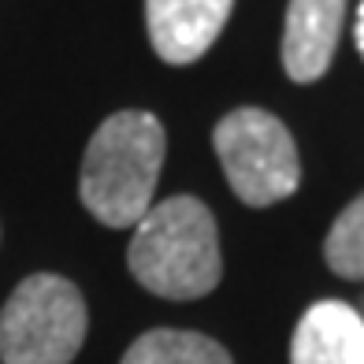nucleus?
<instances>
[{"mask_svg":"<svg viewBox=\"0 0 364 364\" xmlns=\"http://www.w3.org/2000/svg\"><path fill=\"white\" fill-rule=\"evenodd\" d=\"M168 138L153 112H115L93 130L82 156L78 193L93 220L105 227H138L153 208Z\"/></svg>","mask_w":364,"mask_h":364,"instance_id":"f257e3e1","label":"nucleus"},{"mask_svg":"<svg viewBox=\"0 0 364 364\" xmlns=\"http://www.w3.org/2000/svg\"><path fill=\"white\" fill-rule=\"evenodd\" d=\"M130 275L168 301H197L220 287V230L205 201L168 197L145 212L127 250Z\"/></svg>","mask_w":364,"mask_h":364,"instance_id":"f03ea898","label":"nucleus"},{"mask_svg":"<svg viewBox=\"0 0 364 364\" xmlns=\"http://www.w3.org/2000/svg\"><path fill=\"white\" fill-rule=\"evenodd\" d=\"M86 327V297L71 279L26 275L0 309V364H71Z\"/></svg>","mask_w":364,"mask_h":364,"instance_id":"7ed1b4c3","label":"nucleus"},{"mask_svg":"<svg viewBox=\"0 0 364 364\" xmlns=\"http://www.w3.org/2000/svg\"><path fill=\"white\" fill-rule=\"evenodd\" d=\"M216 156L223 164V175L242 205L268 208L301 186V160L297 145L283 119H275L264 108H238L220 119Z\"/></svg>","mask_w":364,"mask_h":364,"instance_id":"20e7f679","label":"nucleus"},{"mask_svg":"<svg viewBox=\"0 0 364 364\" xmlns=\"http://www.w3.org/2000/svg\"><path fill=\"white\" fill-rule=\"evenodd\" d=\"M235 0H145V26L164 63L201 60L223 34Z\"/></svg>","mask_w":364,"mask_h":364,"instance_id":"39448f33","label":"nucleus"},{"mask_svg":"<svg viewBox=\"0 0 364 364\" xmlns=\"http://www.w3.org/2000/svg\"><path fill=\"white\" fill-rule=\"evenodd\" d=\"M346 0H290L283 30V68L294 82H316L335 60Z\"/></svg>","mask_w":364,"mask_h":364,"instance_id":"423d86ee","label":"nucleus"},{"mask_svg":"<svg viewBox=\"0 0 364 364\" xmlns=\"http://www.w3.org/2000/svg\"><path fill=\"white\" fill-rule=\"evenodd\" d=\"M290 364H364V320L346 301H316L297 320Z\"/></svg>","mask_w":364,"mask_h":364,"instance_id":"0eeeda50","label":"nucleus"},{"mask_svg":"<svg viewBox=\"0 0 364 364\" xmlns=\"http://www.w3.org/2000/svg\"><path fill=\"white\" fill-rule=\"evenodd\" d=\"M119 364H235V360H230V353L208 335L156 327V331H145V335L123 353Z\"/></svg>","mask_w":364,"mask_h":364,"instance_id":"6e6552de","label":"nucleus"},{"mask_svg":"<svg viewBox=\"0 0 364 364\" xmlns=\"http://www.w3.org/2000/svg\"><path fill=\"white\" fill-rule=\"evenodd\" d=\"M327 268L342 279H364V193L346 205V212L335 220L331 235L323 242Z\"/></svg>","mask_w":364,"mask_h":364,"instance_id":"1a4fd4ad","label":"nucleus"},{"mask_svg":"<svg viewBox=\"0 0 364 364\" xmlns=\"http://www.w3.org/2000/svg\"><path fill=\"white\" fill-rule=\"evenodd\" d=\"M357 48H360V56H364V0H360V8H357Z\"/></svg>","mask_w":364,"mask_h":364,"instance_id":"9d476101","label":"nucleus"}]
</instances>
